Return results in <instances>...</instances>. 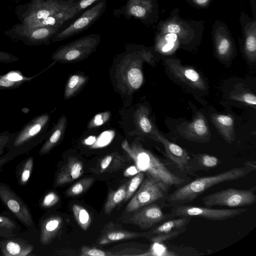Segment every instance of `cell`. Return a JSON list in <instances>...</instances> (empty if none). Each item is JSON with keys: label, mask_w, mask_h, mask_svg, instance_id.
I'll return each instance as SVG.
<instances>
[{"label": "cell", "mask_w": 256, "mask_h": 256, "mask_svg": "<svg viewBox=\"0 0 256 256\" xmlns=\"http://www.w3.org/2000/svg\"><path fill=\"white\" fill-rule=\"evenodd\" d=\"M20 22L62 28L78 14L73 0H30L16 8Z\"/></svg>", "instance_id": "6da1fadb"}, {"label": "cell", "mask_w": 256, "mask_h": 256, "mask_svg": "<svg viewBox=\"0 0 256 256\" xmlns=\"http://www.w3.org/2000/svg\"><path fill=\"white\" fill-rule=\"evenodd\" d=\"M256 170L255 161H246L242 166L232 168L214 175L196 178L168 194L164 201L170 206L188 204L212 186L241 178Z\"/></svg>", "instance_id": "7a4b0ae2"}, {"label": "cell", "mask_w": 256, "mask_h": 256, "mask_svg": "<svg viewBox=\"0 0 256 256\" xmlns=\"http://www.w3.org/2000/svg\"><path fill=\"white\" fill-rule=\"evenodd\" d=\"M122 147L133 160L137 168L146 175L169 188L172 186L178 188L185 182L184 178L174 173L158 156L140 144L134 142L130 145L124 140Z\"/></svg>", "instance_id": "3957f363"}, {"label": "cell", "mask_w": 256, "mask_h": 256, "mask_svg": "<svg viewBox=\"0 0 256 256\" xmlns=\"http://www.w3.org/2000/svg\"><path fill=\"white\" fill-rule=\"evenodd\" d=\"M50 119L48 114L32 118L16 133L10 134L6 147L12 154L30 149L44 138Z\"/></svg>", "instance_id": "277c9868"}, {"label": "cell", "mask_w": 256, "mask_h": 256, "mask_svg": "<svg viewBox=\"0 0 256 256\" xmlns=\"http://www.w3.org/2000/svg\"><path fill=\"white\" fill-rule=\"evenodd\" d=\"M101 41L98 34H90L61 46L52 54L54 62H76L87 58L96 49Z\"/></svg>", "instance_id": "5b68a950"}, {"label": "cell", "mask_w": 256, "mask_h": 256, "mask_svg": "<svg viewBox=\"0 0 256 256\" xmlns=\"http://www.w3.org/2000/svg\"><path fill=\"white\" fill-rule=\"evenodd\" d=\"M256 186L247 189L228 188L204 196L202 202L206 206H222L237 208L252 205L256 202Z\"/></svg>", "instance_id": "8992f818"}, {"label": "cell", "mask_w": 256, "mask_h": 256, "mask_svg": "<svg viewBox=\"0 0 256 256\" xmlns=\"http://www.w3.org/2000/svg\"><path fill=\"white\" fill-rule=\"evenodd\" d=\"M60 28L28 25L22 23L15 24L4 32L13 40L21 42L30 46L48 45L54 36Z\"/></svg>", "instance_id": "52a82bcc"}, {"label": "cell", "mask_w": 256, "mask_h": 256, "mask_svg": "<svg viewBox=\"0 0 256 256\" xmlns=\"http://www.w3.org/2000/svg\"><path fill=\"white\" fill-rule=\"evenodd\" d=\"M246 208H214L186 204L172 206L170 214L175 217L200 218L212 220L222 221L236 217L247 212Z\"/></svg>", "instance_id": "ba28073f"}, {"label": "cell", "mask_w": 256, "mask_h": 256, "mask_svg": "<svg viewBox=\"0 0 256 256\" xmlns=\"http://www.w3.org/2000/svg\"><path fill=\"white\" fill-rule=\"evenodd\" d=\"M138 190L126 208V212H132L157 201L164 200L170 188L146 175Z\"/></svg>", "instance_id": "9c48e42d"}, {"label": "cell", "mask_w": 256, "mask_h": 256, "mask_svg": "<svg viewBox=\"0 0 256 256\" xmlns=\"http://www.w3.org/2000/svg\"><path fill=\"white\" fill-rule=\"evenodd\" d=\"M106 4V0H102L87 8L76 19L60 30L54 36L52 42H56L64 40L88 28L104 12Z\"/></svg>", "instance_id": "30bf717a"}, {"label": "cell", "mask_w": 256, "mask_h": 256, "mask_svg": "<svg viewBox=\"0 0 256 256\" xmlns=\"http://www.w3.org/2000/svg\"><path fill=\"white\" fill-rule=\"evenodd\" d=\"M192 218L178 217L171 218L162 222V224L146 232L147 238L154 244H160L174 238L184 232Z\"/></svg>", "instance_id": "8fae6325"}, {"label": "cell", "mask_w": 256, "mask_h": 256, "mask_svg": "<svg viewBox=\"0 0 256 256\" xmlns=\"http://www.w3.org/2000/svg\"><path fill=\"white\" fill-rule=\"evenodd\" d=\"M154 140L162 144L167 156L180 170L190 176H196L192 168V158L184 148L168 140L158 130L156 132Z\"/></svg>", "instance_id": "7c38bea8"}, {"label": "cell", "mask_w": 256, "mask_h": 256, "mask_svg": "<svg viewBox=\"0 0 256 256\" xmlns=\"http://www.w3.org/2000/svg\"><path fill=\"white\" fill-rule=\"evenodd\" d=\"M166 63L171 74L181 82L194 89H206L204 79L192 67L184 66L180 61L172 58L166 59Z\"/></svg>", "instance_id": "4fadbf2b"}, {"label": "cell", "mask_w": 256, "mask_h": 256, "mask_svg": "<svg viewBox=\"0 0 256 256\" xmlns=\"http://www.w3.org/2000/svg\"><path fill=\"white\" fill-rule=\"evenodd\" d=\"M179 132L186 139L198 142H206L210 140L211 134L205 116L198 112L189 122L182 123L178 128Z\"/></svg>", "instance_id": "5bb4252c"}, {"label": "cell", "mask_w": 256, "mask_h": 256, "mask_svg": "<svg viewBox=\"0 0 256 256\" xmlns=\"http://www.w3.org/2000/svg\"><path fill=\"white\" fill-rule=\"evenodd\" d=\"M137 210L128 220V222L142 229L150 228L158 223L172 218L170 214H164L162 208L154 202L144 206Z\"/></svg>", "instance_id": "9a60e30c"}, {"label": "cell", "mask_w": 256, "mask_h": 256, "mask_svg": "<svg viewBox=\"0 0 256 256\" xmlns=\"http://www.w3.org/2000/svg\"><path fill=\"white\" fill-rule=\"evenodd\" d=\"M0 198L7 208L26 226L34 224L28 208L4 184L0 183Z\"/></svg>", "instance_id": "2e32d148"}, {"label": "cell", "mask_w": 256, "mask_h": 256, "mask_svg": "<svg viewBox=\"0 0 256 256\" xmlns=\"http://www.w3.org/2000/svg\"><path fill=\"white\" fill-rule=\"evenodd\" d=\"M153 12L152 0H126V3L120 8L114 10L116 17L121 16L127 20H138L147 22Z\"/></svg>", "instance_id": "e0dca14e"}, {"label": "cell", "mask_w": 256, "mask_h": 256, "mask_svg": "<svg viewBox=\"0 0 256 256\" xmlns=\"http://www.w3.org/2000/svg\"><path fill=\"white\" fill-rule=\"evenodd\" d=\"M83 172L84 166L82 162L76 158L70 156L58 174L55 186H60L72 182L80 178Z\"/></svg>", "instance_id": "ac0fdd59"}, {"label": "cell", "mask_w": 256, "mask_h": 256, "mask_svg": "<svg viewBox=\"0 0 256 256\" xmlns=\"http://www.w3.org/2000/svg\"><path fill=\"white\" fill-rule=\"evenodd\" d=\"M210 120L222 138L228 144L236 140L234 119L232 114H214Z\"/></svg>", "instance_id": "d6986e66"}, {"label": "cell", "mask_w": 256, "mask_h": 256, "mask_svg": "<svg viewBox=\"0 0 256 256\" xmlns=\"http://www.w3.org/2000/svg\"><path fill=\"white\" fill-rule=\"evenodd\" d=\"M135 52V62H132V66L127 72L126 78L131 87L134 90H138L141 86L144 81L140 64L143 60L152 62V56L150 54L144 50Z\"/></svg>", "instance_id": "ffe728a7"}, {"label": "cell", "mask_w": 256, "mask_h": 256, "mask_svg": "<svg viewBox=\"0 0 256 256\" xmlns=\"http://www.w3.org/2000/svg\"><path fill=\"white\" fill-rule=\"evenodd\" d=\"M44 71L32 76H26L19 70H11L4 74H0V90L18 88L24 83L30 81Z\"/></svg>", "instance_id": "44dd1931"}, {"label": "cell", "mask_w": 256, "mask_h": 256, "mask_svg": "<svg viewBox=\"0 0 256 256\" xmlns=\"http://www.w3.org/2000/svg\"><path fill=\"white\" fill-rule=\"evenodd\" d=\"M66 124V118L64 116L60 117L52 130L50 135L40 149V155L48 154L58 144L64 134Z\"/></svg>", "instance_id": "7402d4cb"}, {"label": "cell", "mask_w": 256, "mask_h": 256, "mask_svg": "<svg viewBox=\"0 0 256 256\" xmlns=\"http://www.w3.org/2000/svg\"><path fill=\"white\" fill-rule=\"evenodd\" d=\"M126 160L122 156L117 152L110 153L99 162L96 166L98 174L116 172L125 166Z\"/></svg>", "instance_id": "603a6c76"}, {"label": "cell", "mask_w": 256, "mask_h": 256, "mask_svg": "<svg viewBox=\"0 0 256 256\" xmlns=\"http://www.w3.org/2000/svg\"><path fill=\"white\" fill-rule=\"evenodd\" d=\"M147 233L131 232L123 229L109 230L106 231L99 238L100 244H106L112 242L128 239L146 237Z\"/></svg>", "instance_id": "cb8c5ba5"}, {"label": "cell", "mask_w": 256, "mask_h": 256, "mask_svg": "<svg viewBox=\"0 0 256 256\" xmlns=\"http://www.w3.org/2000/svg\"><path fill=\"white\" fill-rule=\"evenodd\" d=\"M136 125L143 134L154 140L158 130L149 118V110L145 106H140L134 114Z\"/></svg>", "instance_id": "d4e9b609"}, {"label": "cell", "mask_w": 256, "mask_h": 256, "mask_svg": "<svg viewBox=\"0 0 256 256\" xmlns=\"http://www.w3.org/2000/svg\"><path fill=\"white\" fill-rule=\"evenodd\" d=\"M62 226V220L59 216H52L45 220L42 224L40 242L48 244L55 238Z\"/></svg>", "instance_id": "484cf974"}, {"label": "cell", "mask_w": 256, "mask_h": 256, "mask_svg": "<svg viewBox=\"0 0 256 256\" xmlns=\"http://www.w3.org/2000/svg\"><path fill=\"white\" fill-rule=\"evenodd\" d=\"M192 163L194 170H210L217 167L222 164L220 160L218 157L207 154H192Z\"/></svg>", "instance_id": "4316f807"}, {"label": "cell", "mask_w": 256, "mask_h": 256, "mask_svg": "<svg viewBox=\"0 0 256 256\" xmlns=\"http://www.w3.org/2000/svg\"><path fill=\"white\" fill-rule=\"evenodd\" d=\"M230 98L254 110L256 108V95L242 84L239 83L234 86L233 90L230 92Z\"/></svg>", "instance_id": "83f0119b"}, {"label": "cell", "mask_w": 256, "mask_h": 256, "mask_svg": "<svg viewBox=\"0 0 256 256\" xmlns=\"http://www.w3.org/2000/svg\"><path fill=\"white\" fill-rule=\"evenodd\" d=\"M128 182L122 185L118 189L109 192L106 201L104 206V211L110 214L122 201L124 200Z\"/></svg>", "instance_id": "f1b7e54d"}, {"label": "cell", "mask_w": 256, "mask_h": 256, "mask_svg": "<svg viewBox=\"0 0 256 256\" xmlns=\"http://www.w3.org/2000/svg\"><path fill=\"white\" fill-rule=\"evenodd\" d=\"M88 78L82 74H74L68 79L66 86L64 98L68 99L73 96L82 88Z\"/></svg>", "instance_id": "f546056e"}, {"label": "cell", "mask_w": 256, "mask_h": 256, "mask_svg": "<svg viewBox=\"0 0 256 256\" xmlns=\"http://www.w3.org/2000/svg\"><path fill=\"white\" fill-rule=\"evenodd\" d=\"M75 219L80 228L86 230L92 222L91 216L88 210L78 204H74L72 207Z\"/></svg>", "instance_id": "4dcf8cb0"}, {"label": "cell", "mask_w": 256, "mask_h": 256, "mask_svg": "<svg viewBox=\"0 0 256 256\" xmlns=\"http://www.w3.org/2000/svg\"><path fill=\"white\" fill-rule=\"evenodd\" d=\"M94 179L92 178H86L77 182L72 186L66 192L68 196H78L86 191L92 184Z\"/></svg>", "instance_id": "1f68e13d"}, {"label": "cell", "mask_w": 256, "mask_h": 256, "mask_svg": "<svg viewBox=\"0 0 256 256\" xmlns=\"http://www.w3.org/2000/svg\"><path fill=\"white\" fill-rule=\"evenodd\" d=\"M216 52L218 56L222 60H228L232 52V46L229 40L225 37L218 38L216 42Z\"/></svg>", "instance_id": "d6a6232c"}, {"label": "cell", "mask_w": 256, "mask_h": 256, "mask_svg": "<svg viewBox=\"0 0 256 256\" xmlns=\"http://www.w3.org/2000/svg\"><path fill=\"white\" fill-rule=\"evenodd\" d=\"M16 223L8 217L0 216V236L11 237L16 234Z\"/></svg>", "instance_id": "836d02e7"}, {"label": "cell", "mask_w": 256, "mask_h": 256, "mask_svg": "<svg viewBox=\"0 0 256 256\" xmlns=\"http://www.w3.org/2000/svg\"><path fill=\"white\" fill-rule=\"evenodd\" d=\"M144 172H140L128 182L124 199V202L128 200L136 192L144 179Z\"/></svg>", "instance_id": "e575fe53"}, {"label": "cell", "mask_w": 256, "mask_h": 256, "mask_svg": "<svg viewBox=\"0 0 256 256\" xmlns=\"http://www.w3.org/2000/svg\"><path fill=\"white\" fill-rule=\"evenodd\" d=\"M244 52L248 59L252 62L256 60V34L247 36L244 44Z\"/></svg>", "instance_id": "d590c367"}, {"label": "cell", "mask_w": 256, "mask_h": 256, "mask_svg": "<svg viewBox=\"0 0 256 256\" xmlns=\"http://www.w3.org/2000/svg\"><path fill=\"white\" fill-rule=\"evenodd\" d=\"M22 247L18 243L10 241L6 244L5 248L6 253L5 255L24 256L28 254L32 250V248L22 249Z\"/></svg>", "instance_id": "8d00e7d4"}, {"label": "cell", "mask_w": 256, "mask_h": 256, "mask_svg": "<svg viewBox=\"0 0 256 256\" xmlns=\"http://www.w3.org/2000/svg\"><path fill=\"white\" fill-rule=\"evenodd\" d=\"M81 256H116L110 252L104 251L94 247L83 246L81 249Z\"/></svg>", "instance_id": "74e56055"}, {"label": "cell", "mask_w": 256, "mask_h": 256, "mask_svg": "<svg viewBox=\"0 0 256 256\" xmlns=\"http://www.w3.org/2000/svg\"><path fill=\"white\" fill-rule=\"evenodd\" d=\"M110 116V113L109 112H101L96 114L89 122L88 127L92 128L103 124L109 120Z\"/></svg>", "instance_id": "f35d334b"}, {"label": "cell", "mask_w": 256, "mask_h": 256, "mask_svg": "<svg viewBox=\"0 0 256 256\" xmlns=\"http://www.w3.org/2000/svg\"><path fill=\"white\" fill-rule=\"evenodd\" d=\"M33 162L32 157L29 158L26 161L20 178L21 182L23 184H26L29 180L32 169Z\"/></svg>", "instance_id": "ab89813d"}, {"label": "cell", "mask_w": 256, "mask_h": 256, "mask_svg": "<svg viewBox=\"0 0 256 256\" xmlns=\"http://www.w3.org/2000/svg\"><path fill=\"white\" fill-rule=\"evenodd\" d=\"M78 14L102 0H73Z\"/></svg>", "instance_id": "60d3db41"}, {"label": "cell", "mask_w": 256, "mask_h": 256, "mask_svg": "<svg viewBox=\"0 0 256 256\" xmlns=\"http://www.w3.org/2000/svg\"><path fill=\"white\" fill-rule=\"evenodd\" d=\"M59 200L58 196L55 192H50L45 196L42 204L44 208H50L56 204Z\"/></svg>", "instance_id": "b9f144b4"}, {"label": "cell", "mask_w": 256, "mask_h": 256, "mask_svg": "<svg viewBox=\"0 0 256 256\" xmlns=\"http://www.w3.org/2000/svg\"><path fill=\"white\" fill-rule=\"evenodd\" d=\"M19 58L9 52L0 50V62L11 63L19 60Z\"/></svg>", "instance_id": "7bdbcfd3"}, {"label": "cell", "mask_w": 256, "mask_h": 256, "mask_svg": "<svg viewBox=\"0 0 256 256\" xmlns=\"http://www.w3.org/2000/svg\"><path fill=\"white\" fill-rule=\"evenodd\" d=\"M10 134L8 130L0 133V155L6 147Z\"/></svg>", "instance_id": "ee69618b"}, {"label": "cell", "mask_w": 256, "mask_h": 256, "mask_svg": "<svg viewBox=\"0 0 256 256\" xmlns=\"http://www.w3.org/2000/svg\"><path fill=\"white\" fill-rule=\"evenodd\" d=\"M178 38L177 34L174 33H168L166 34L164 38L165 42H162L160 44H158V46L160 45L170 42H176Z\"/></svg>", "instance_id": "f6af8a7d"}, {"label": "cell", "mask_w": 256, "mask_h": 256, "mask_svg": "<svg viewBox=\"0 0 256 256\" xmlns=\"http://www.w3.org/2000/svg\"><path fill=\"white\" fill-rule=\"evenodd\" d=\"M180 28L177 24H168L167 26V31L169 33H174L177 34L180 32Z\"/></svg>", "instance_id": "bcb514c9"}, {"label": "cell", "mask_w": 256, "mask_h": 256, "mask_svg": "<svg viewBox=\"0 0 256 256\" xmlns=\"http://www.w3.org/2000/svg\"><path fill=\"white\" fill-rule=\"evenodd\" d=\"M140 171L137 168L134 166H132L129 168L127 170H126L124 172V176H130L132 175H135Z\"/></svg>", "instance_id": "7dc6e473"}, {"label": "cell", "mask_w": 256, "mask_h": 256, "mask_svg": "<svg viewBox=\"0 0 256 256\" xmlns=\"http://www.w3.org/2000/svg\"><path fill=\"white\" fill-rule=\"evenodd\" d=\"M198 4L202 5L206 4L209 0H194Z\"/></svg>", "instance_id": "c3c4849f"}]
</instances>
